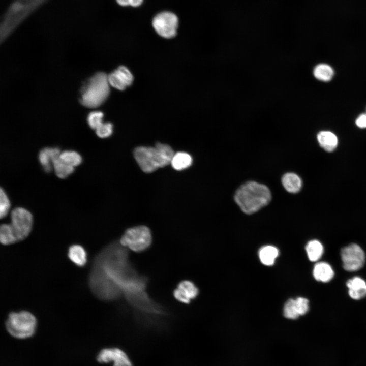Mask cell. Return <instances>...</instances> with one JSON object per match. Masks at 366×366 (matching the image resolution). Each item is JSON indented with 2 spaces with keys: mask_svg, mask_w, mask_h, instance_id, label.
<instances>
[{
  "mask_svg": "<svg viewBox=\"0 0 366 366\" xmlns=\"http://www.w3.org/2000/svg\"><path fill=\"white\" fill-rule=\"evenodd\" d=\"M271 194L265 185L255 181H248L236 191L234 200L241 210L247 214L257 212L267 205Z\"/></svg>",
  "mask_w": 366,
  "mask_h": 366,
  "instance_id": "cell-1",
  "label": "cell"
},
{
  "mask_svg": "<svg viewBox=\"0 0 366 366\" xmlns=\"http://www.w3.org/2000/svg\"><path fill=\"white\" fill-rule=\"evenodd\" d=\"M48 0H14L9 5L1 23V42Z\"/></svg>",
  "mask_w": 366,
  "mask_h": 366,
  "instance_id": "cell-2",
  "label": "cell"
},
{
  "mask_svg": "<svg viewBox=\"0 0 366 366\" xmlns=\"http://www.w3.org/2000/svg\"><path fill=\"white\" fill-rule=\"evenodd\" d=\"M174 152L168 145L157 143L155 147L139 146L134 150V157L141 169L151 173L170 164Z\"/></svg>",
  "mask_w": 366,
  "mask_h": 366,
  "instance_id": "cell-3",
  "label": "cell"
},
{
  "mask_svg": "<svg viewBox=\"0 0 366 366\" xmlns=\"http://www.w3.org/2000/svg\"><path fill=\"white\" fill-rule=\"evenodd\" d=\"M108 75L98 72L90 77L80 90L79 101L87 108H95L101 105L110 93Z\"/></svg>",
  "mask_w": 366,
  "mask_h": 366,
  "instance_id": "cell-4",
  "label": "cell"
},
{
  "mask_svg": "<svg viewBox=\"0 0 366 366\" xmlns=\"http://www.w3.org/2000/svg\"><path fill=\"white\" fill-rule=\"evenodd\" d=\"M36 317L27 311L12 312L8 316L5 326L7 330L12 336L18 339L32 337L37 327Z\"/></svg>",
  "mask_w": 366,
  "mask_h": 366,
  "instance_id": "cell-5",
  "label": "cell"
},
{
  "mask_svg": "<svg viewBox=\"0 0 366 366\" xmlns=\"http://www.w3.org/2000/svg\"><path fill=\"white\" fill-rule=\"evenodd\" d=\"M119 242L133 252L140 253L149 249L152 242L150 229L141 225L128 229L121 236Z\"/></svg>",
  "mask_w": 366,
  "mask_h": 366,
  "instance_id": "cell-6",
  "label": "cell"
},
{
  "mask_svg": "<svg viewBox=\"0 0 366 366\" xmlns=\"http://www.w3.org/2000/svg\"><path fill=\"white\" fill-rule=\"evenodd\" d=\"M10 223L18 241L24 240L29 234L33 227V216L26 209L18 207L10 215Z\"/></svg>",
  "mask_w": 366,
  "mask_h": 366,
  "instance_id": "cell-7",
  "label": "cell"
},
{
  "mask_svg": "<svg viewBox=\"0 0 366 366\" xmlns=\"http://www.w3.org/2000/svg\"><path fill=\"white\" fill-rule=\"evenodd\" d=\"M152 26L162 37L170 39L175 36L178 26V18L173 13L163 11L157 14L152 21Z\"/></svg>",
  "mask_w": 366,
  "mask_h": 366,
  "instance_id": "cell-8",
  "label": "cell"
},
{
  "mask_svg": "<svg viewBox=\"0 0 366 366\" xmlns=\"http://www.w3.org/2000/svg\"><path fill=\"white\" fill-rule=\"evenodd\" d=\"M343 268L348 271H357L361 268L365 260V254L358 245L352 243L341 251Z\"/></svg>",
  "mask_w": 366,
  "mask_h": 366,
  "instance_id": "cell-9",
  "label": "cell"
},
{
  "mask_svg": "<svg viewBox=\"0 0 366 366\" xmlns=\"http://www.w3.org/2000/svg\"><path fill=\"white\" fill-rule=\"evenodd\" d=\"M97 359L100 363L112 361L113 366H133L126 353L117 348L102 349L98 354Z\"/></svg>",
  "mask_w": 366,
  "mask_h": 366,
  "instance_id": "cell-10",
  "label": "cell"
},
{
  "mask_svg": "<svg viewBox=\"0 0 366 366\" xmlns=\"http://www.w3.org/2000/svg\"><path fill=\"white\" fill-rule=\"evenodd\" d=\"M199 289L192 281L183 280L180 281L173 292L174 298L178 301L186 304L191 303L198 295Z\"/></svg>",
  "mask_w": 366,
  "mask_h": 366,
  "instance_id": "cell-11",
  "label": "cell"
},
{
  "mask_svg": "<svg viewBox=\"0 0 366 366\" xmlns=\"http://www.w3.org/2000/svg\"><path fill=\"white\" fill-rule=\"evenodd\" d=\"M108 80L111 86L123 90L131 85L133 76L127 67L121 66L108 75Z\"/></svg>",
  "mask_w": 366,
  "mask_h": 366,
  "instance_id": "cell-12",
  "label": "cell"
},
{
  "mask_svg": "<svg viewBox=\"0 0 366 366\" xmlns=\"http://www.w3.org/2000/svg\"><path fill=\"white\" fill-rule=\"evenodd\" d=\"M60 152L57 147H45L40 151L38 160L45 172L48 173L51 171L53 162L59 157Z\"/></svg>",
  "mask_w": 366,
  "mask_h": 366,
  "instance_id": "cell-13",
  "label": "cell"
},
{
  "mask_svg": "<svg viewBox=\"0 0 366 366\" xmlns=\"http://www.w3.org/2000/svg\"><path fill=\"white\" fill-rule=\"evenodd\" d=\"M349 296L355 300L360 299L366 296V282L359 277L349 279L346 283Z\"/></svg>",
  "mask_w": 366,
  "mask_h": 366,
  "instance_id": "cell-14",
  "label": "cell"
},
{
  "mask_svg": "<svg viewBox=\"0 0 366 366\" xmlns=\"http://www.w3.org/2000/svg\"><path fill=\"white\" fill-rule=\"evenodd\" d=\"M67 255L70 260L78 267H84L87 263V253L80 245L71 246L68 249Z\"/></svg>",
  "mask_w": 366,
  "mask_h": 366,
  "instance_id": "cell-15",
  "label": "cell"
},
{
  "mask_svg": "<svg viewBox=\"0 0 366 366\" xmlns=\"http://www.w3.org/2000/svg\"><path fill=\"white\" fill-rule=\"evenodd\" d=\"M317 140L320 146L328 152L333 151L338 144L337 136L329 131L320 132L317 135Z\"/></svg>",
  "mask_w": 366,
  "mask_h": 366,
  "instance_id": "cell-16",
  "label": "cell"
},
{
  "mask_svg": "<svg viewBox=\"0 0 366 366\" xmlns=\"http://www.w3.org/2000/svg\"><path fill=\"white\" fill-rule=\"evenodd\" d=\"M313 276L317 281L326 283L333 278L334 271L330 264L326 262H321L315 265Z\"/></svg>",
  "mask_w": 366,
  "mask_h": 366,
  "instance_id": "cell-17",
  "label": "cell"
},
{
  "mask_svg": "<svg viewBox=\"0 0 366 366\" xmlns=\"http://www.w3.org/2000/svg\"><path fill=\"white\" fill-rule=\"evenodd\" d=\"M284 188L289 193H296L302 187V181L298 175L294 173H287L282 178Z\"/></svg>",
  "mask_w": 366,
  "mask_h": 366,
  "instance_id": "cell-18",
  "label": "cell"
},
{
  "mask_svg": "<svg viewBox=\"0 0 366 366\" xmlns=\"http://www.w3.org/2000/svg\"><path fill=\"white\" fill-rule=\"evenodd\" d=\"M192 161V158L189 154L180 151L174 154L171 164L174 169L180 171L189 167Z\"/></svg>",
  "mask_w": 366,
  "mask_h": 366,
  "instance_id": "cell-19",
  "label": "cell"
},
{
  "mask_svg": "<svg viewBox=\"0 0 366 366\" xmlns=\"http://www.w3.org/2000/svg\"><path fill=\"white\" fill-rule=\"evenodd\" d=\"M278 254L279 251L277 248L272 246H264L261 248L259 252L261 262L268 266L273 264Z\"/></svg>",
  "mask_w": 366,
  "mask_h": 366,
  "instance_id": "cell-20",
  "label": "cell"
},
{
  "mask_svg": "<svg viewBox=\"0 0 366 366\" xmlns=\"http://www.w3.org/2000/svg\"><path fill=\"white\" fill-rule=\"evenodd\" d=\"M306 250L309 260L312 262L319 260L324 252L322 244L317 240H312L308 242Z\"/></svg>",
  "mask_w": 366,
  "mask_h": 366,
  "instance_id": "cell-21",
  "label": "cell"
},
{
  "mask_svg": "<svg viewBox=\"0 0 366 366\" xmlns=\"http://www.w3.org/2000/svg\"><path fill=\"white\" fill-rule=\"evenodd\" d=\"M0 241L4 245H9L18 241L10 224H3L1 225Z\"/></svg>",
  "mask_w": 366,
  "mask_h": 366,
  "instance_id": "cell-22",
  "label": "cell"
},
{
  "mask_svg": "<svg viewBox=\"0 0 366 366\" xmlns=\"http://www.w3.org/2000/svg\"><path fill=\"white\" fill-rule=\"evenodd\" d=\"M53 168L55 175L62 179L67 177L74 171V167L67 164L59 157L53 161Z\"/></svg>",
  "mask_w": 366,
  "mask_h": 366,
  "instance_id": "cell-23",
  "label": "cell"
},
{
  "mask_svg": "<svg viewBox=\"0 0 366 366\" xmlns=\"http://www.w3.org/2000/svg\"><path fill=\"white\" fill-rule=\"evenodd\" d=\"M59 158L62 161L73 167L80 165L82 161L81 155L74 150H64L62 151Z\"/></svg>",
  "mask_w": 366,
  "mask_h": 366,
  "instance_id": "cell-24",
  "label": "cell"
},
{
  "mask_svg": "<svg viewBox=\"0 0 366 366\" xmlns=\"http://www.w3.org/2000/svg\"><path fill=\"white\" fill-rule=\"evenodd\" d=\"M314 75L318 80L323 81H330L333 76L332 68L326 64H319L314 69Z\"/></svg>",
  "mask_w": 366,
  "mask_h": 366,
  "instance_id": "cell-25",
  "label": "cell"
},
{
  "mask_svg": "<svg viewBox=\"0 0 366 366\" xmlns=\"http://www.w3.org/2000/svg\"><path fill=\"white\" fill-rule=\"evenodd\" d=\"M284 315L286 318L290 319H295L299 316L295 299H290L285 303L284 307Z\"/></svg>",
  "mask_w": 366,
  "mask_h": 366,
  "instance_id": "cell-26",
  "label": "cell"
},
{
  "mask_svg": "<svg viewBox=\"0 0 366 366\" xmlns=\"http://www.w3.org/2000/svg\"><path fill=\"white\" fill-rule=\"evenodd\" d=\"M104 114L101 111H94L90 112L87 118L89 126L93 130H96L102 123Z\"/></svg>",
  "mask_w": 366,
  "mask_h": 366,
  "instance_id": "cell-27",
  "label": "cell"
},
{
  "mask_svg": "<svg viewBox=\"0 0 366 366\" xmlns=\"http://www.w3.org/2000/svg\"><path fill=\"white\" fill-rule=\"evenodd\" d=\"M10 202L5 191L1 188L0 190V217H5L10 209Z\"/></svg>",
  "mask_w": 366,
  "mask_h": 366,
  "instance_id": "cell-28",
  "label": "cell"
},
{
  "mask_svg": "<svg viewBox=\"0 0 366 366\" xmlns=\"http://www.w3.org/2000/svg\"><path fill=\"white\" fill-rule=\"evenodd\" d=\"M97 135L101 138L109 137L113 133V125L110 123H102L96 130Z\"/></svg>",
  "mask_w": 366,
  "mask_h": 366,
  "instance_id": "cell-29",
  "label": "cell"
},
{
  "mask_svg": "<svg viewBox=\"0 0 366 366\" xmlns=\"http://www.w3.org/2000/svg\"><path fill=\"white\" fill-rule=\"evenodd\" d=\"M296 308L299 316L303 315L309 310V300L303 297H298L295 299Z\"/></svg>",
  "mask_w": 366,
  "mask_h": 366,
  "instance_id": "cell-30",
  "label": "cell"
},
{
  "mask_svg": "<svg viewBox=\"0 0 366 366\" xmlns=\"http://www.w3.org/2000/svg\"><path fill=\"white\" fill-rule=\"evenodd\" d=\"M356 125L360 128H366V114L360 115L356 120Z\"/></svg>",
  "mask_w": 366,
  "mask_h": 366,
  "instance_id": "cell-31",
  "label": "cell"
},
{
  "mask_svg": "<svg viewBox=\"0 0 366 366\" xmlns=\"http://www.w3.org/2000/svg\"><path fill=\"white\" fill-rule=\"evenodd\" d=\"M143 0H130V6L134 7H137L140 6Z\"/></svg>",
  "mask_w": 366,
  "mask_h": 366,
  "instance_id": "cell-32",
  "label": "cell"
},
{
  "mask_svg": "<svg viewBox=\"0 0 366 366\" xmlns=\"http://www.w3.org/2000/svg\"><path fill=\"white\" fill-rule=\"evenodd\" d=\"M118 5L121 6H128L130 5V0H116Z\"/></svg>",
  "mask_w": 366,
  "mask_h": 366,
  "instance_id": "cell-33",
  "label": "cell"
}]
</instances>
